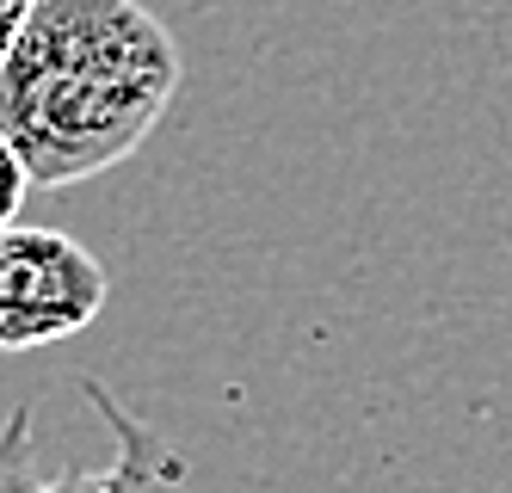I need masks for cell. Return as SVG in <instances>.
Masks as SVG:
<instances>
[{
    "mask_svg": "<svg viewBox=\"0 0 512 493\" xmlns=\"http://www.w3.org/2000/svg\"><path fill=\"white\" fill-rule=\"evenodd\" d=\"M31 167H25V155L13 148V136L0 130V229H7V222H19V204H25V192H31Z\"/></svg>",
    "mask_w": 512,
    "mask_h": 493,
    "instance_id": "obj_4",
    "label": "cell"
},
{
    "mask_svg": "<svg viewBox=\"0 0 512 493\" xmlns=\"http://www.w3.org/2000/svg\"><path fill=\"white\" fill-rule=\"evenodd\" d=\"M179 93V44L142 0H38L0 62V130L38 185L130 161Z\"/></svg>",
    "mask_w": 512,
    "mask_h": 493,
    "instance_id": "obj_1",
    "label": "cell"
},
{
    "mask_svg": "<svg viewBox=\"0 0 512 493\" xmlns=\"http://www.w3.org/2000/svg\"><path fill=\"white\" fill-rule=\"evenodd\" d=\"M31 13H38V0H0V62H7V50L19 44V31H25Z\"/></svg>",
    "mask_w": 512,
    "mask_h": 493,
    "instance_id": "obj_5",
    "label": "cell"
},
{
    "mask_svg": "<svg viewBox=\"0 0 512 493\" xmlns=\"http://www.w3.org/2000/svg\"><path fill=\"white\" fill-rule=\"evenodd\" d=\"M105 296L112 278L75 235L31 222L0 229V352H38L87 333Z\"/></svg>",
    "mask_w": 512,
    "mask_h": 493,
    "instance_id": "obj_2",
    "label": "cell"
},
{
    "mask_svg": "<svg viewBox=\"0 0 512 493\" xmlns=\"http://www.w3.org/2000/svg\"><path fill=\"white\" fill-rule=\"evenodd\" d=\"M81 389L99 413V426L118 438L112 463L99 469H44L38 463V413L25 401L0 420V493H198L192 463L142 420L136 407H124L99 376H81Z\"/></svg>",
    "mask_w": 512,
    "mask_h": 493,
    "instance_id": "obj_3",
    "label": "cell"
}]
</instances>
